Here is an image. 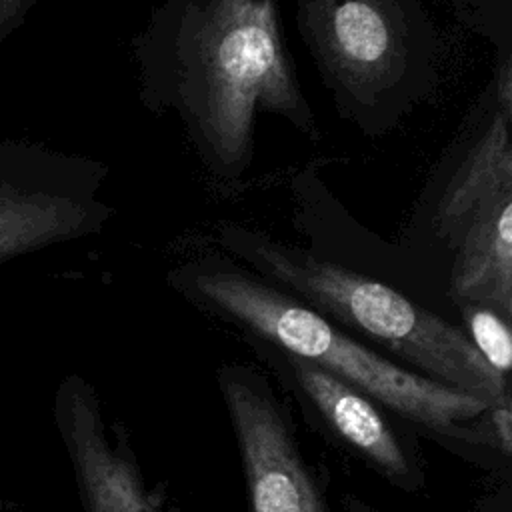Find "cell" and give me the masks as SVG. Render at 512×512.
Instances as JSON below:
<instances>
[{
  "instance_id": "cell-1",
  "label": "cell",
  "mask_w": 512,
  "mask_h": 512,
  "mask_svg": "<svg viewBox=\"0 0 512 512\" xmlns=\"http://www.w3.org/2000/svg\"><path fill=\"white\" fill-rule=\"evenodd\" d=\"M142 106L174 114L202 164L240 178L260 114L310 140L322 130L284 44L276 0H164L132 42Z\"/></svg>"
},
{
  "instance_id": "cell-2",
  "label": "cell",
  "mask_w": 512,
  "mask_h": 512,
  "mask_svg": "<svg viewBox=\"0 0 512 512\" xmlns=\"http://www.w3.org/2000/svg\"><path fill=\"white\" fill-rule=\"evenodd\" d=\"M176 294L200 312L260 342L304 358L362 390L408 430L474 462L508 460L486 400L440 384L366 346L298 298L226 254L210 252L168 272Z\"/></svg>"
},
{
  "instance_id": "cell-3",
  "label": "cell",
  "mask_w": 512,
  "mask_h": 512,
  "mask_svg": "<svg viewBox=\"0 0 512 512\" xmlns=\"http://www.w3.org/2000/svg\"><path fill=\"white\" fill-rule=\"evenodd\" d=\"M220 250L262 280L298 298L352 336L378 344L412 372L512 408L510 380L494 372L460 326L396 288L284 244L260 230L220 222Z\"/></svg>"
},
{
  "instance_id": "cell-4",
  "label": "cell",
  "mask_w": 512,
  "mask_h": 512,
  "mask_svg": "<svg viewBox=\"0 0 512 512\" xmlns=\"http://www.w3.org/2000/svg\"><path fill=\"white\" fill-rule=\"evenodd\" d=\"M296 30L340 118L398 128L440 82L442 44L422 0H296Z\"/></svg>"
},
{
  "instance_id": "cell-5",
  "label": "cell",
  "mask_w": 512,
  "mask_h": 512,
  "mask_svg": "<svg viewBox=\"0 0 512 512\" xmlns=\"http://www.w3.org/2000/svg\"><path fill=\"white\" fill-rule=\"evenodd\" d=\"M216 384L232 426L250 512H332L300 452L286 402L246 362H222Z\"/></svg>"
},
{
  "instance_id": "cell-6",
  "label": "cell",
  "mask_w": 512,
  "mask_h": 512,
  "mask_svg": "<svg viewBox=\"0 0 512 512\" xmlns=\"http://www.w3.org/2000/svg\"><path fill=\"white\" fill-rule=\"evenodd\" d=\"M54 152L0 144V262L96 232L112 210L96 168Z\"/></svg>"
},
{
  "instance_id": "cell-7",
  "label": "cell",
  "mask_w": 512,
  "mask_h": 512,
  "mask_svg": "<svg viewBox=\"0 0 512 512\" xmlns=\"http://www.w3.org/2000/svg\"><path fill=\"white\" fill-rule=\"evenodd\" d=\"M274 378L298 402L310 424L404 492L424 488V468L410 430H398L390 414L362 390L316 364L260 342H246Z\"/></svg>"
},
{
  "instance_id": "cell-8",
  "label": "cell",
  "mask_w": 512,
  "mask_h": 512,
  "mask_svg": "<svg viewBox=\"0 0 512 512\" xmlns=\"http://www.w3.org/2000/svg\"><path fill=\"white\" fill-rule=\"evenodd\" d=\"M52 418L84 512H160L122 420H108L98 390L80 374L60 380Z\"/></svg>"
},
{
  "instance_id": "cell-9",
  "label": "cell",
  "mask_w": 512,
  "mask_h": 512,
  "mask_svg": "<svg viewBox=\"0 0 512 512\" xmlns=\"http://www.w3.org/2000/svg\"><path fill=\"white\" fill-rule=\"evenodd\" d=\"M448 242L456 248L450 300L488 306L512 320V186L478 202Z\"/></svg>"
},
{
  "instance_id": "cell-10",
  "label": "cell",
  "mask_w": 512,
  "mask_h": 512,
  "mask_svg": "<svg viewBox=\"0 0 512 512\" xmlns=\"http://www.w3.org/2000/svg\"><path fill=\"white\" fill-rule=\"evenodd\" d=\"M512 108H494L480 138L448 180L434 212V232L450 238L466 214L484 198L512 186Z\"/></svg>"
},
{
  "instance_id": "cell-11",
  "label": "cell",
  "mask_w": 512,
  "mask_h": 512,
  "mask_svg": "<svg viewBox=\"0 0 512 512\" xmlns=\"http://www.w3.org/2000/svg\"><path fill=\"white\" fill-rule=\"evenodd\" d=\"M464 334L486 360V364L500 376L510 380L512 366V332L510 320L488 306L480 304H462L458 306Z\"/></svg>"
},
{
  "instance_id": "cell-12",
  "label": "cell",
  "mask_w": 512,
  "mask_h": 512,
  "mask_svg": "<svg viewBox=\"0 0 512 512\" xmlns=\"http://www.w3.org/2000/svg\"><path fill=\"white\" fill-rule=\"evenodd\" d=\"M448 4L452 6V10L456 12V16L460 18L462 24L470 26L472 30L488 36V38H500V20H498V0H448ZM504 32H508V28L502 26ZM506 44V42H504ZM510 46V44H506Z\"/></svg>"
},
{
  "instance_id": "cell-13",
  "label": "cell",
  "mask_w": 512,
  "mask_h": 512,
  "mask_svg": "<svg viewBox=\"0 0 512 512\" xmlns=\"http://www.w3.org/2000/svg\"><path fill=\"white\" fill-rule=\"evenodd\" d=\"M32 4L34 0H0V40L22 22Z\"/></svg>"
},
{
  "instance_id": "cell-14",
  "label": "cell",
  "mask_w": 512,
  "mask_h": 512,
  "mask_svg": "<svg viewBox=\"0 0 512 512\" xmlns=\"http://www.w3.org/2000/svg\"><path fill=\"white\" fill-rule=\"evenodd\" d=\"M490 512H508V506H504V508H496V510H490Z\"/></svg>"
},
{
  "instance_id": "cell-15",
  "label": "cell",
  "mask_w": 512,
  "mask_h": 512,
  "mask_svg": "<svg viewBox=\"0 0 512 512\" xmlns=\"http://www.w3.org/2000/svg\"><path fill=\"white\" fill-rule=\"evenodd\" d=\"M0 512H4V510H0Z\"/></svg>"
}]
</instances>
